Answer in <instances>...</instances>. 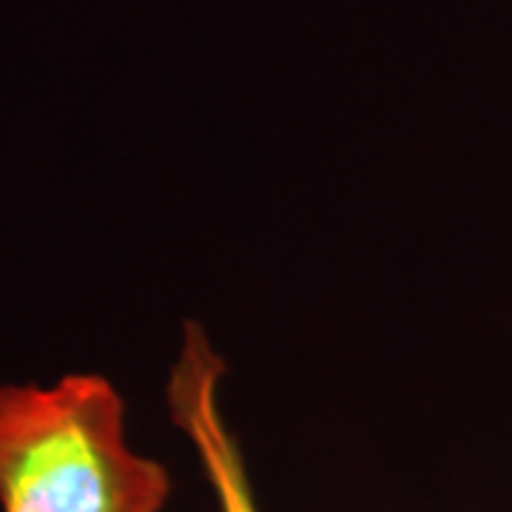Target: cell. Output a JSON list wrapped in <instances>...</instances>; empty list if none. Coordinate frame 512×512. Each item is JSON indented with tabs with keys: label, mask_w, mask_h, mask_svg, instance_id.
Segmentation results:
<instances>
[{
	"label": "cell",
	"mask_w": 512,
	"mask_h": 512,
	"mask_svg": "<svg viewBox=\"0 0 512 512\" xmlns=\"http://www.w3.org/2000/svg\"><path fill=\"white\" fill-rule=\"evenodd\" d=\"M168 495V470L128 444L109 379L0 384V512H163Z\"/></svg>",
	"instance_id": "obj_1"
},
{
	"label": "cell",
	"mask_w": 512,
	"mask_h": 512,
	"mask_svg": "<svg viewBox=\"0 0 512 512\" xmlns=\"http://www.w3.org/2000/svg\"><path fill=\"white\" fill-rule=\"evenodd\" d=\"M225 362L197 322H188L183 345L165 384V402L174 424L191 441L205 481L220 512H262L245 470V458L220 407Z\"/></svg>",
	"instance_id": "obj_2"
}]
</instances>
